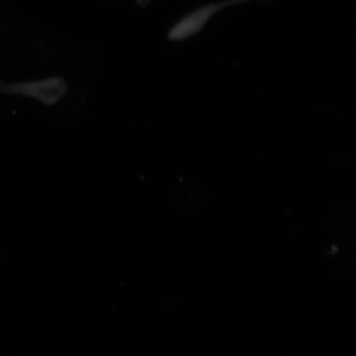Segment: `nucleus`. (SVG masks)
<instances>
[]
</instances>
